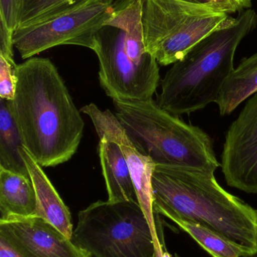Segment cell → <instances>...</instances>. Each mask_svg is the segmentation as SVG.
<instances>
[{
  "instance_id": "obj_1",
  "label": "cell",
  "mask_w": 257,
  "mask_h": 257,
  "mask_svg": "<svg viewBox=\"0 0 257 257\" xmlns=\"http://www.w3.org/2000/svg\"><path fill=\"white\" fill-rule=\"evenodd\" d=\"M7 102L23 145L42 167L73 157L84 122L51 60L31 57L18 65L16 93Z\"/></svg>"
},
{
  "instance_id": "obj_2",
  "label": "cell",
  "mask_w": 257,
  "mask_h": 257,
  "mask_svg": "<svg viewBox=\"0 0 257 257\" xmlns=\"http://www.w3.org/2000/svg\"><path fill=\"white\" fill-rule=\"evenodd\" d=\"M152 187L155 214L203 225L250 257L257 253V210L224 190L214 172L156 166Z\"/></svg>"
},
{
  "instance_id": "obj_3",
  "label": "cell",
  "mask_w": 257,
  "mask_h": 257,
  "mask_svg": "<svg viewBox=\"0 0 257 257\" xmlns=\"http://www.w3.org/2000/svg\"><path fill=\"white\" fill-rule=\"evenodd\" d=\"M257 26V14L249 9L229 18L174 63L161 81L156 102L180 116L216 102L234 69L235 51Z\"/></svg>"
},
{
  "instance_id": "obj_4",
  "label": "cell",
  "mask_w": 257,
  "mask_h": 257,
  "mask_svg": "<svg viewBox=\"0 0 257 257\" xmlns=\"http://www.w3.org/2000/svg\"><path fill=\"white\" fill-rule=\"evenodd\" d=\"M141 13L142 0H115L95 37L100 84L113 100L152 99L159 85V64L145 47Z\"/></svg>"
},
{
  "instance_id": "obj_5",
  "label": "cell",
  "mask_w": 257,
  "mask_h": 257,
  "mask_svg": "<svg viewBox=\"0 0 257 257\" xmlns=\"http://www.w3.org/2000/svg\"><path fill=\"white\" fill-rule=\"evenodd\" d=\"M115 115L135 146L156 166L215 172L220 166L208 133L161 108L152 99L113 100Z\"/></svg>"
},
{
  "instance_id": "obj_6",
  "label": "cell",
  "mask_w": 257,
  "mask_h": 257,
  "mask_svg": "<svg viewBox=\"0 0 257 257\" xmlns=\"http://www.w3.org/2000/svg\"><path fill=\"white\" fill-rule=\"evenodd\" d=\"M229 18L211 3L142 0L145 47L158 64H174Z\"/></svg>"
},
{
  "instance_id": "obj_7",
  "label": "cell",
  "mask_w": 257,
  "mask_h": 257,
  "mask_svg": "<svg viewBox=\"0 0 257 257\" xmlns=\"http://www.w3.org/2000/svg\"><path fill=\"white\" fill-rule=\"evenodd\" d=\"M72 241L93 257H155L153 237L138 202L97 201L81 210Z\"/></svg>"
},
{
  "instance_id": "obj_8",
  "label": "cell",
  "mask_w": 257,
  "mask_h": 257,
  "mask_svg": "<svg viewBox=\"0 0 257 257\" xmlns=\"http://www.w3.org/2000/svg\"><path fill=\"white\" fill-rule=\"evenodd\" d=\"M115 0H91L43 22L17 29L15 48L21 58L59 45H78L93 50L97 33L111 15Z\"/></svg>"
},
{
  "instance_id": "obj_9",
  "label": "cell",
  "mask_w": 257,
  "mask_h": 257,
  "mask_svg": "<svg viewBox=\"0 0 257 257\" xmlns=\"http://www.w3.org/2000/svg\"><path fill=\"white\" fill-rule=\"evenodd\" d=\"M80 111L92 120L98 137L107 138L108 140L116 142L120 148L131 172L139 205L152 231L155 244V257H161L164 251V246L160 239L155 218L152 187V175L156 164L135 146L125 128L110 110L103 111L95 104L90 103L83 106Z\"/></svg>"
},
{
  "instance_id": "obj_10",
  "label": "cell",
  "mask_w": 257,
  "mask_h": 257,
  "mask_svg": "<svg viewBox=\"0 0 257 257\" xmlns=\"http://www.w3.org/2000/svg\"><path fill=\"white\" fill-rule=\"evenodd\" d=\"M220 166L229 187L257 194V92L228 130Z\"/></svg>"
},
{
  "instance_id": "obj_11",
  "label": "cell",
  "mask_w": 257,
  "mask_h": 257,
  "mask_svg": "<svg viewBox=\"0 0 257 257\" xmlns=\"http://www.w3.org/2000/svg\"><path fill=\"white\" fill-rule=\"evenodd\" d=\"M0 236L26 257H93L37 217L0 220Z\"/></svg>"
},
{
  "instance_id": "obj_12",
  "label": "cell",
  "mask_w": 257,
  "mask_h": 257,
  "mask_svg": "<svg viewBox=\"0 0 257 257\" xmlns=\"http://www.w3.org/2000/svg\"><path fill=\"white\" fill-rule=\"evenodd\" d=\"M19 152L36 192L37 205L34 217L43 219L72 239L74 229L69 208L33 156L24 146L19 148Z\"/></svg>"
},
{
  "instance_id": "obj_13",
  "label": "cell",
  "mask_w": 257,
  "mask_h": 257,
  "mask_svg": "<svg viewBox=\"0 0 257 257\" xmlns=\"http://www.w3.org/2000/svg\"><path fill=\"white\" fill-rule=\"evenodd\" d=\"M99 157L110 202H138L125 157L116 142L99 138Z\"/></svg>"
},
{
  "instance_id": "obj_14",
  "label": "cell",
  "mask_w": 257,
  "mask_h": 257,
  "mask_svg": "<svg viewBox=\"0 0 257 257\" xmlns=\"http://www.w3.org/2000/svg\"><path fill=\"white\" fill-rule=\"evenodd\" d=\"M36 205L30 176L0 167V220L34 217Z\"/></svg>"
},
{
  "instance_id": "obj_15",
  "label": "cell",
  "mask_w": 257,
  "mask_h": 257,
  "mask_svg": "<svg viewBox=\"0 0 257 257\" xmlns=\"http://www.w3.org/2000/svg\"><path fill=\"white\" fill-rule=\"evenodd\" d=\"M257 92V53L244 59L234 69L215 103L222 116L228 115Z\"/></svg>"
},
{
  "instance_id": "obj_16",
  "label": "cell",
  "mask_w": 257,
  "mask_h": 257,
  "mask_svg": "<svg viewBox=\"0 0 257 257\" xmlns=\"http://www.w3.org/2000/svg\"><path fill=\"white\" fill-rule=\"evenodd\" d=\"M21 146V135L7 101L0 99V167L30 176L20 154Z\"/></svg>"
},
{
  "instance_id": "obj_17",
  "label": "cell",
  "mask_w": 257,
  "mask_h": 257,
  "mask_svg": "<svg viewBox=\"0 0 257 257\" xmlns=\"http://www.w3.org/2000/svg\"><path fill=\"white\" fill-rule=\"evenodd\" d=\"M172 221L189 234L211 257H250L244 249L203 225L179 218L172 219Z\"/></svg>"
},
{
  "instance_id": "obj_18",
  "label": "cell",
  "mask_w": 257,
  "mask_h": 257,
  "mask_svg": "<svg viewBox=\"0 0 257 257\" xmlns=\"http://www.w3.org/2000/svg\"><path fill=\"white\" fill-rule=\"evenodd\" d=\"M91 0H24L18 28L43 22Z\"/></svg>"
},
{
  "instance_id": "obj_19",
  "label": "cell",
  "mask_w": 257,
  "mask_h": 257,
  "mask_svg": "<svg viewBox=\"0 0 257 257\" xmlns=\"http://www.w3.org/2000/svg\"><path fill=\"white\" fill-rule=\"evenodd\" d=\"M18 65L0 56V99L12 101L16 93Z\"/></svg>"
},
{
  "instance_id": "obj_20",
  "label": "cell",
  "mask_w": 257,
  "mask_h": 257,
  "mask_svg": "<svg viewBox=\"0 0 257 257\" xmlns=\"http://www.w3.org/2000/svg\"><path fill=\"white\" fill-rule=\"evenodd\" d=\"M24 0H0V20L15 33L18 29Z\"/></svg>"
},
{
  "instance_id": "obj_21",
  "label": "cell",
  "mask_w": 257,
  "mask_h": 257,
  "mask_svg": "<svg viewBox=\"0 0 257 257\" xmlns=\"http://www.w3.org/2000/svg\"><path fill=\"white\" fill-rule=\"evenodd\" d=\"M13 36L14 32L9 30L0 20V56L12 62H15Z\"/></svg>"
},
{
  "instance_id": "obj_22",
  "label": "cell",
  "mask_w": 257,
  "mask_h": 257,
  "mask_svg": "<svg viewBox=\"0 0 257 257\" xmlns=\"http://www.w3.org/2000/svg\"><path fill=\"white\" fill-rule=\"evenodd\" d=\"M210 3L226 13L231 15L250 9L251 0H209Z\"/></svg>"
},
{
  "instance_id": "obj_23",
  "label": "cell",
  "mask_w": 257,
  "mask_h": 257,
  "mask_svg": "<svg viewBox=\"0 0 257 257\" xmlns=\"http://www.w3.org/2000/svg\"><path fill=\"white\" fill-rule=\"evenodd\" d=\"M0 257H26L14 247L6 238L0 236Z\"/></svg>"
},
{
  "instance_id": "obj_24",
  "label": "cell",
  "mask_w": 257,
  "mask_h": 257,
  "mask_svg": "<svg viewBox=\"0 0 257 257\" xmlns=\"http://www.w3.org/2000/svg\"><path fill=\"white\" fill-rule=\"evenodd\" d=\"M182 1L188 2V3H197V4H207L210 3L209 0H182Z\"/></svg>"
},
{
  "instance_id": "obj_25",
  "label": "cell",
  "mask_w": 257,
  "mask_h": 257,
  "mask_svg": "<svg viewBox=\"0 0 257 257\" xmlns=\"http://www.w3.org/2000/svg\"><path fill=\"white\" fill-rule=\"evenodd\" d=\"M161 257H173L172 256V255L170 254V253H168V252L166 251V250H164V252H163L162 256Z\"/></svg>"
},
{
  "instance_id": "obj_26",
  "label": "cell",
  "mask_w": 257,
  "mask_h": 257,
  "mask_svg": "<svg viewBox=\"0 0 257 257\" xmlns=\"http://www.w3.org/2000/svg\"><path fill=\"white\" fill-rule=\"evenodd\" d=\"M250 257H257V253H256V254H255V255H253V256H252Z\"/></svg>"
}]
</instances>
